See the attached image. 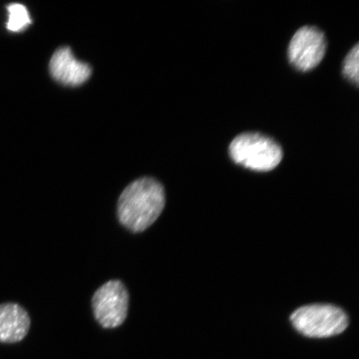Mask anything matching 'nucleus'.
<instances>
[{"mask_svg": "<svg viewBox=\"0 0 359 359\" xmlns=\"http://www.w3.org/2000/svg\"><path fill=\"white\" fill-rule=\"evenodd\" d=\"M165 205L164 187L157 180L137 179L126 187L119 197V222L133 233L144 231L160 217Z\"/></svg>", "mask_w": 359, "mask_h": 359, "instance_id": "1", "label": "nucleus"}, {"mask_svg": "<svg viewBox=\"0 0 359 359\" xmlns=\"http://www.w3.org/2000/svg\"><path fill=\"white\" fill-rule=\"evenodd\" d=\"M229 152L236 164L257 172L275 169L283 158L282 148L276 141L255 133L237 136L231 142Z\"/></svg>", "mask_w": 359, "mask_h": 359, "instance_id": "2", "label": "nucleus"}, {"mask_svg": "<svg viewBox=\"0 0 359 359\" xmlns=\"http://www.w3.org/2000/svg\"><path fill=\"white\" fill-rule=\"evenodd\" d=\"M299 333L309 338H330L347 329V314L330 304H311L299 308L290 318Z\"/></svg>", "mask_w": 359, "mask_h": 359, "instance_id": "3", "label": "nucleus"}, {"mask_svg": "<svg viewBox=\"0 0 359 359\" xmlns=\"http://www.w3.org/2000/svg\"><path fill=\"white\" fill-rule=\"evenodd\" d=\"M94 317L104 329H115L123 324L128 317L129 294L120 280L105 283L93 294Z\"/></svg>", "mask_w": 359, "mask_h": 359, "instance_id": "4", "label": "nucleus"}, {"mask_svg": "<svg viewBox=\"0 0 359 359\" xmlns=\"http://www.w3.org/2000/svg\"><path fill=\"white\" fill-rule=\"evenodd\" d=\"M325 35L313 26H304L291 39L288 57L291 65L299 71L306 72L320 64L325 55Z\"/></svg>", "mask_w": 359, "mask_h": 359, "instance_id": "5", "label": "nucleus"}, {"mask_svg": "<svg viewBox=\"0 0 359 359\" xmlns=\"http://www.w3.org/2000/svg\"><path fill=\"white\" fill-rule=\"evenodd\" d=\"M53 78L67 86H79L86 82L92 69L87 64L76 60L70 48H58L49 62Z\"/></svg>", "mask_w": 359, "mask_h": 359, "instance_id": "6", "label": "nucleus"}, {"mask_svg": "<svg viewBox=\"0 0 359 359\" xmlns=\"http://www.w3.org/2000/svg\"><path fill=\"white\" fill-rule=\"evenodd\" d=\"M31 320L28 312L15 303L0 304V343L15 344L28 334Z\"/></svg>", "mask_w": 359, "mask_h": 359, "instance_id": "7", "label": "nucleus"}, {"mask_svg": "<svg viewBox=\"0 0 359 359\" xmlns=\"http://www.w3.org/2000/svg\"><path fill=\"white\" fill-rule=\"evenodd\" d=\"M8 12V21L6 25L8 30L11 32H22L31 24L32 20L30 19L28 10L21 4H11L7 6Z\"/></svg>", "mask_w": 359, "mask_h": 359, "instance_id": "8", "label": "nucleus"}, {"mask_svg": "<svg viewBox=\"0 0 359 359\" xmlns=\"http://www.w3.org/2000/svg\"><path fill=\"white\" fill-rule=\"evenodd\" d=\"M359 45L357 43L349 51L344 61L343 74L350 82L355 83L358 86L359 82Z\"/></svg>", "mask_w": 359, "mask_h": 359, "instance_id": "9", "label": "nucleus"}]
</instances>
